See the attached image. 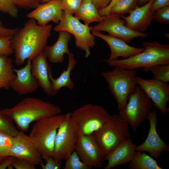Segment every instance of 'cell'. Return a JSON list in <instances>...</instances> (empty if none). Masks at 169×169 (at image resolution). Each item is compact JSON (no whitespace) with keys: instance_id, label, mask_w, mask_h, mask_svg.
I'll return each mask as SVG.
<instances>
[{"instance_id":"cell-1","label":"cell","mask_w":169,"mask_h":169,"mask_svg":"<svg viewBox=\"0 0 169 169\" xmlns=\"http://www.w3.org/2000/svg\"><path fill=\"white\" fill-rule=\"evenodd\" d=\"M52 27L49 24L39 25L34 19L29 18L19 28L11 39V46L16 65H22L26 59L32 60L43 52Z\"/></svg>"},{"instance_id":"cell-2","label":"cell","mask_w":169,"mask_h":169,"mask_svg":"<svg viewBox=\"0 0 169 169\" xmlns=\"http://www.w3.org/2000/svg\"><path fill=\"white\" fill-rule=\"evenodd\" d=\"M13 120L20 131H28L30 124L43 118L61 114L55 104L34 97H26L11 108L3 109Z\"/></svg>"},{"instance_id":"cell-3","label":"cell","mask_w":169,"mask_h":169,"mask_svg":"<svg viewBox=\"0 0 169 169\" xmlns=\"http://www.w3.org/2000/svg\"><path fill=\"white\" fill-rule=\"evenodd\" d=\"M144 50L126 59L116 60H102L110 67H119L128 69L143 68V70L153 66L169 63V45L159 43L157 41L145 42Z\"/></svg>"},{"instance_id":"cell-4","label":"cell","mask_w":169,"mask_h":169,"mask_svg":"<svg viewBox=\"0 0 169 169\" xmlns=\"http://www.w3.org/2000/svg\"><path fill=\"white\" fill-rule=\"evenodd\" d=\"M112 70L103 72L101 75L108 84L110 92L116 100L118 110L125 108L130 96L136 85L137 71L115 67Z\"/></svg>"},{"instance_id":"cell-5","label":"cell","mask_w":169,"mask_h":169,"mask_svg":"<svg viewBox=\"0 0 169 169\" xmlns=\"http://www.w3.org/2000/svg\"><path fill=\"white\" fill-rule=\"evenodd\" d=\"M65 115L47 117L36 122L28 135L45 161L53 157L54 142L58 129Z\"/></svg>"},{"instance_id":"cell-6","label":"cell","mask_w":169,"mask_h":169,"mask_svg":"<svg viewBox=\"0 0 169 169\" xmlns=\"http://www.w3.org/2000/svg\"><path fill=\"white\" fill-rule=\"evenodd\" d=\"M128 125L118 115L115 114L110 115L103 126L92 134L105 158L123 141L130 137Z\"/></svg>"},{"instance_id":"cell-7","label":"cell","mask_w":169,"mask_h":169,"mask_svg":"<svg viewBox=\"0 0 169 169\" xmlns=\"http://www.w3.org/2000/svg\"><path fill=\"white\" fill-rule=\"evenodd\" d=\"M110 115L102 106L85 104L71 112L72 122L79 135L92 134L107 121Z\"/></svg>"},{"instance_id":"cell-8","label":"cell","mask_w":169,"mask_h":169,"mask_svg":"<svg viewBox=\"0 0 169 169\" xmlns=\"http://www.w3.org/2000/svg\"><path fill=\"white\" fill-rule=\"evenodd\" d=\"M152 105L151 99L137 84L134 91L129 97L125 108L119 111L118 115L135 132L141 123L147 119Z\"/></svg>"},{"instance_id":"cell-9","label":"cell","mask_w":169,"mask_h":169,"mask_svg":"<svg viewBox=\"0 0 169 169\" xmlns=\"http://www.w3.org/2000/svg\"><path fill=\"white\" fill-rule=\"evenodd\" d=\"M91 27L81 23L73 15L63 11L60 20L54 30L66 31L73 35L76 46L85 52L87 58L90 54V48L95 45V37L90 33Z\"/></svg>"},{"instance_id":"cell-10","label":"cell","mask_w":169,"mask_h":169,"mask_svg":"<svg viewBox=\"0 0 169 169\" xmlns=\"http://www.w3.org/2000/svg\"><path fill=\"white\" fill-rule=\"evenodd\" d=\"M71 112L67 113L55 137L53 157L57 162L65 160L74 151L78 134L71 120Z\"/></svg>"},{"instance_id":"cell-11","label":"cell","mask_w":169,"mask_h":169,"mask_svg":"<svg viewBox=\"0 0 169 169\" xmlns=\"http://www.w3.org/2000/svg\"><path fill=\"white\" fill-rule=\"evenodd\" d=\"M91 31H104L108 33V35L121 39L127 43L134 38L146 37L147 33L133 30L125 25L124 20L118 14H110L102 16L98 24L92 26Z\"/></svg>"},{"instance_id":"cell-12","label":"cell","mask_w":169,"mask_h":169,"mask_svg":"<svg viewBox=\"0 0 169 169\" xmlns=\"http://www.w3.org/2000/svg\"><path fill=\"white\" fill-rule=\"evenodd\" d=\"M137 84L153 102V105L166 116L168 112L169 85L154 79H143L137 76Z\"/></svg>"},{"instance_id":"cell-13","label":"cell","mask_w":169,"mask_h":169,"mask_svg":"<svg viewBox=\"0 0 169 169\" xmlns=\"http://www.w3.org/2000/svg\"><path fill=\"white\" fill-rule=\"evenodd\" d=\"M74 150L80 160L91 167L103 166L105 157L93 134L79 135Z\"/></svg>"},{"instance_id":"cell-14","label":"cell","mask_w":169,"mask_h":169,"mask_svg":"<svg viewBox=\"0 0 169 169\" xmlns=\"http://www.w3.org/2000/svg\"><path fill=\"white\" fill-rule=\"evenodd\" d=\"M9 156L24 159L34 165L43 163L38 148L29 136L22 131L13 136Z\"/></svg>"},{"instance_id":"cell-15","label":"cell","mask_w":169,"mask_h":169,"mask_svg":"<svg viewBox=\"0 0 169 169\" xmlns=\"http://www.w3.org/2000/svg\"><path fill=\"white\" fill-rule=\"evenodd\" d=\"M149 121L150 128L148 134L145 141L136 146V151H146L154 158L158 159L161 154L169 151V146L159 136L156 131L157 115L154 110L150 111L147 118Z\"/></svg>"},{"instance_id":"cell-16","label":"cell","mask_w":169,"mask_h":169,"mask_svg":"<svg viewBox=\"0 0 169 169\" xmlns=\"http://www.w3.org/2000/svg\"><path fill=\"white\" fill-rule=\"evenodd\" d=\"M63 12L61 0H52L40 4L26 16L29 18L34 19L38 25L44 26L50 21L58 24L62 17Z\"/></svg>"},{"instance_id":"cell-17","label":"cell","mask_w":169,"mask_h":169,"mask_svg":"<svg viewBox=\"0 0 169 169\" xmlns=\"http://www.w3.org/2000/svg\"><path fill=\"white\" fill-rule=\"evenodd\" d=\"M154 0H150L142 6H136L130 12L127 16H120L125 26L137 32L143 33L146 31L153 19L154 12L150 7Z\"/></svg>"},{"instance_id":"cell-18","label":"cell","mask_w":169,"mask_h":169,"mask_svg":"<svg viewBox=\"0 0 169 169\" xmlns=\"http://www.w3.org/2000/svg\"><path fill=\"white\" fill-rule=\"evenodd\" d=\"M31 60L27 59L26 64L20 69L13 68L16 77L10 84V87L19 95L34 93L39 84L31 72Z\"/></svg>"},{"instance_id":"cell-19","label":"cell","mask_w":169,"mask_h":169,"mask_svg":"<svg viewBox=\"0 0 169 169\" xmlns=\"http://www.w3.org/2000/svg\"><path fill=\"white\" fill-rule=\"evenodd\" d=\"M94 36L98 37L104 40L108 44L110 50L108 59L116 60L119 57L126 59L138 54L143 51L144 48H137L128 45L123 40L118 38L106 35L99 31H92Z\"/></svg>"},{"instance_id":"cell-20","label":"cell","mask_w":169,"mask_h":169,"mask_svg":"<svg viewBox=\"0 0 169 169\" xmlns=\"http://www.w3.org/2000/svg\"><path fill=\"white\" fill-rule=\"evenodd\" d=\"M135 145L130 137L121 143L105 158L108 163L105 169H111L129 163L136 152Z\"/></svg>"},{"instance_id":"cell-21","label":"cell","mask_w":169,"mask_h":169,"mask_svg":"<svg viewBox=\"0 0 169 169\" xmlns=\"http://www.w3.org/2000/svg\"><path fill=\"white\" fill-rule=\"evenodd\" d=\"M43 52L31 60L32 75L38 81L39 86L49 97L52 96V84L49 76L50 66Z\"/></svg>"},{"instance_id":"cell-22","label":"cell","mask_w":169,"mask_h":169,"mask_svg":"<svg viewBox=\"0 0 169 169\" xmlns=\"http://www.w3.org/2000/svg\"><path fill=\"white\" fill-rule=\"evenodd\" d=\"M56 42L51 46H46L43 53L49 61L54 63H61L64 59V55L70 53L68 48V43L72 34L68 32L60 31Z\"/></svg>"},{"instance_id":"cell-23","label":"cell","mask_w":169,"mask_h":169,"mask_svg":"<svg viewBox=\"0 0 169 169\" xmlns=\"http://www.w3.org/2000/svg\"><path fill=\"white\" fill-rule=\"evenodd\" d=\"M69 61L67 68L64 69L59 76L54 79L52 75L50 68L49 69V76L52 84V96L56 95L60 89L63 87H66L70 90L74 88V84L71 78V71L75 68L77 61L74 54L70 52L68 54Z\"/></svg>"},{"instance_id":"cell-24","label":"cell","mask_w":169,"mask_h":169,"mask_svg":"<svg viewBox=\"0 0 169 169\" xmlns=\"http://www.w3.org/2000/svg\"><path fill=\"white\" fill-rule=\"evenodd\" d=\"M12 63L8 56L0 55V90L9 89L11 82L16 77Z\"/></svg>"},{"instance_id":"cell-25","label":"cell","mask_w":169,"mask_h":169,"mask_svg":"<svg viewBox=\"0 0 169 169\" xmlns=\"http://www.w3.org/2000/svg\"><path fill=\"white\" fill-rule=\"evenodd\" d=\"M74 16L79 20H83L85 24L88 25L93 22H99L102 18L91 0H84Z\"/></svg>"},{"instance_id":"cell-26","label":"cell","mask_w":169,"mask_h":169,"mask_svg":"<svg viewBox=\"0 0 169 169\" xmlns=\"http://www.w3.org/2000/svg\"><path fill=\"white\" fill-rule=\"evenodd\" d=\"M130 169H162L153 158L144 151H136L134 157L128 163Z\"/></svg>"},{"instance_id":"cell-27","label":"cell","mask_w":169,"mask_h":169,"mask_svg":"<svg viewBox=\"0 0 169 169\" xmlns=\"http://www.w3.org/2000/svg\"><path fill=\"white\" fill-rule=\"evenodd\" d=\"M143 70L145 72H151L153 79L165 83L169 81V63L153 66Z\"/></svg>"},{"instance_id":"cell-28","label":"cell","mask_w":169,"mask_h":169,"mask_svg":"<svg viewBox=\"0 0 169 169\" xmlns=\"http://www.w3.org/2000/svg\"><path fill=\"white\" fill-rule=\"evenodd\" d=\"M13 136L0 131V164L9 156Z\"/></svg>"},{"instance_id":"cell-29","label":"cell","mask_w":169,"mask_h":169,"mask_svg":"<svg viewBox=\"0 0 169 169\" xmlns=\"http://www.w3.org/2000/svg\"><path fill=\"white\" fill-rule=\"evenodd\" d=\"M138 0H120L112 8L110 14H118L123 16L134 9L136 6L135 4Z\"/></svg>"},{"instance_id":"cell-30","label":"cell","mask_w":169,"mask_h":169,"mask_svg":"<svg viewBox=\"0 0 169 169\" xmlns=\"http://www.w3.org/2000/svg\"><path fill=\"white\" fill-rule=\"evenodd\" d=\"M0 131L13 136L19 131L14 125L13 120L4 112L3 109L0 110Z\"/></svg>"},{"instance_id":"cell-31","label":"cell","mask_w":169,"mask_h":169,"mask_svg":"<svg viewBox=\"0 0 169 169\" xmlns=\"http://www.w3.org/2000/svg\"><path fill=\"white\" fill-rule=\"evenodd\" d=\"M64 169H90L92 168L83 162L75 151L65 160Z\"/></svg>"},{"instance_id":"cell-32","label":"cell","mask_w":169,"mask_h":169,"mask_svg":"<svg viewBox=\"0 0 169 169\" xmlns=\"http://www.w3.org/2000/svg\"><path fill=\"white\" fill-rule=\"evenodd\" d=\"M0 11L15 18L18 14V7L15 0H0Z\"/></svg>"},{"instance_id":"cell-33","label":"cell","mask_w":169,"mask_h":169,"mask_svg":"<svg viewBox=\"0 0 169 169\" xmlns=\"http://www.w3.org/2000/svg\"><path fill=\"white\" fill-rule=\"evenodd\" d=\"M84 0H61L63 11L69 14L76 13L82 4Z\"/></svg>"},{"instance_id":"cell-34","label":"cell","mask_w":169,"mask_h":169,"mask_svg":"<svg viewBox=\"0 0 169 169\" xmlns=\"http://www.w3.org/2000/svg\"><path fill=\"white\" fill-rule=\"evenodd\" d=\"M153 19L159 23L165 24H169V6L156 10L153 16Z\"/></svg>"},{"instance_id":"cell-35","label":"cell","mask_w":169,"mask_h":169,"mask_svg":"<svg viewBox=\"0 0 169 169\" xmlns=\"http://www.w3.org/2000/svg\"><path fill=\"white\" fill-rule=\"evenodd\" d=\"M11 38H0V55L9 56L13 53L11 46Z\"/></svg>"},{"instance_id":"cell-36","label":"cell","mask_w":169,"mask_h":169,"mask_svg":"<svg viewBox=\"0 0 169 169\" xmlns=\"http://www.w3.org/2000/svg\"><path fill=\"white\" fill-rule=\"evenodd\" d=\"M18 7L25 9L36 8L41 3L40 0H15Z\"/></svg>"},{"instance_id":"cell-37","label":"cell","mask_w":169,"mask_h":169,"mask_svg":"<svg viewBox=\"0 0 169 169\" xmlns=\"http://www.w3.org/2000/svg\"><path fill=\"white\" fill-rule=\"evenodd\" d=\"M16 169H35V165L24 159L16 158L12 164Z\"/></svg>"},{"instance_id":"cell-38","label":"cell","mask_w":169,"mask_h":169,"mask_svg":"<svg viewBox=\"0 0 169 169\" xmlns=\"http://www.w3.org/2000/svg\"><path fill=\"white\" fill-rule=\"evenodd\" d=\"M46 163H43L40 166L43 169H59L61 165V161L57 162L53 157L50 156L45 160Z\"/></svg>"},{"instance_id":"cell-39","label":"cell","mask_w":169,"mask_h":169,"mask_svg":"<svg viewBox=\"0 0 169 169\" xmlns=\"http://www.w3.org/2000/svg\"><path fill=\"white\" fill-rule=\"evenodd\" d=\"M19 28H7L0 26V38L12 37Z\"/></svg>"},{"instance_id":"cell-40","label":"cell","mask_w":169,"mask_h":169,"mask_svg":"<svg viewBox=\"0 0 169 169\" xmlns=\"http://www.w3.org/2000/svg\"><path fill=\"white\" fill-rule=\"evenodd\" d=\"M169 6V0H155L150 8L154 12L159 9Z\"/></svg>"},{"instance_id":"cell-41","label":"cell","mask_w":169,"mask_h":169,"mask_svg":"<svg viewBox=\"0 0 169 169\" xmlns=\"http://www.w3.org/2000/svg\"><path fill=\"white\" fill-rule=\"evenodd\" d=\"M98 11L106 7L111 0H91Z\"/></svg>"},{"instance_id":"cell-42","label":"cell","mask_w":169,"mask_h":169,"mask_svg":"<svg viewBox=\"0 0 169 169\" xmlns=\"http://www.w3.org/2000/svg\"><path fill=\"white\" fill-rule=\"evenodd\" d=\"M120 0H111L108 5L104 8L98 11L99 14L101 16L110 14L112 8Z\"/></svg>"},{"instance_id":"cell-43","label":"cell","mask_w":169,"mask_h":169,"mask_svg":"<svg viewBox=\"0 0 169 169\" xmlns=\"http://www.w3.org/2000/svg\"><path fill=\"white\" fill-rule=\"evenodd\" d=\"M16 157L9 156L3 162L0 164V169H5L12 165Z\"/></svg>"},{"instance_id":"cell-44","label":"cell","mask_w":169,"mask_h":169,"mask_svg":"<svg viewBox=\"0 0 169 169\" xmlns=\"http://www.w3.org/2000/svg\"><path fill=\"white\" fill-rule=\"evenodd\" d=\"M51 0H40V2L41 3H42V4H43L47 3Z\"/></svg>"},{"instance_id":"cell-45","label":"cell","mask_w":169,"mask_h":169,"mask_svg":"<svg viewBox=\"0 0 169 169\" xmlns=\"http://www.w3.org/2000/svg\"><path fill=\"white\" fill-rule=\"evenodd\" d=\"M147 0H138V2H139L140 3H142Z\"/></svg>"},{"instance_id":"cell-46","label":"cell","mask_w":169,"mask_h":169,"mask_svg":"<svg viewBox=\"0 0 169 169\" xmlns=\"http://www.w3.org/2000/svg\"><path fill=\"white\" fill-rule=\"evenodd\" d=\"M2 24V22L0 19V26H1Z\"/></svg>"},{"instance_id":"cell-47","label":"cell","mask_w":169,"mask_h":169,"mask_svg":"<svg viewBox=\"0 0 169 169\" xmlns=\"http://www.w3.org/2000/svg\"></svg>"}]
</instances>
